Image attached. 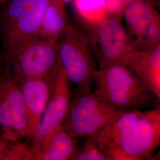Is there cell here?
<instances>
[{"mask_svg":"<svg viewBox=\"0 0 160 160\" xmlns=\"http://www.w3.org/2000/svg\"><path fill=\"white\" fill-rule=\"evenodd\" d=\"M92 137L108 160H141L151 158L160 143V109L122 110Z\"/></svg>","mask_w":160,"mask_h":160,"instance_id":"6da1fadb","label":"cell"},{"mask_svg":"<svg viewBox=\"0 0 160 160\" xmlns=\"http://www.w3.org/2000/svg\"><path fill=\"white\" fill-rule=\"evenodd\" d=\"M93 84L95 94L120 110L142 109L158 100L122 62L99 68Z\"/></svg>","mask_w":160,"mask_h":160,"instance_id":"7a4b0ae2","label":"cell"},{"mask_svg":"<svg viewBox=\"0 0 160 160\" xmlns=\"http://www.w3.org/2000/svg\"><path fill=\"white\" fill-rule=\"evenodd\" d=\"M50 0H8L0 9V40L4 58L36 36Z\"/></svg>","mask_w":160,"mask_h":160,"instance_id":"3957f363","label":"cell"},{"mask_svg":"<svg viewBox=\"0 0 160 160\" xmlns=\"http://www.w3.org/2000/svg\"><path fill=\"white\" fill-rule=\"evenodd\" d=\"M57 45L59 61L70 83L75 84L78 90H92L97 69L87 34L69 23Z\"/></svg>","mask_w":160,"mask_h":160,"instance_id":"277c9868","label":"cell"},{"mask_svg":"<svg viewBox=\"0 0 160 160\" xmlns=\"http://www.w3.org/2000/svg\"><path fill=\"white\" fill-rule=\"evenodd\" d=\"M121 111L110 106L92 90L77 89L72 96L61 125L74 137H88L106 126Z\"/></svg>","mask_w":160,"mask_h":160,"instance_id":"5b68a950","label":"cell"},{"mask_svg":"<svg viewBox=\"0 0 160 160\" xmlns=\"http://www.w3.org/2000/svg\"><path fill=\"white\" fill-rule=\"evenodd\" d=\"M57 42L36 34L4 57L7 70L20 81L49 74L61 65Z\"/></svg>","mask_w":160,"mask_h":160,"instance_id":"8992f818","label":"cell"},{"mask_svg":"<svg viewBox=\"0 0 160 160\" xmlns=\"http://www.w3.org/2000/svg\"><path fill=\"white\" fill-rule=\"evenodd\" d=\"M85 26L99 68L121 62L128 53L136 49L120 18L108 15Z\"/></svg>","mask_w":160,"mask_h":160,"instance_id":"52a82bcc","label":"cell"},{"mask_svg":"<svg viewBox=\"0 0 160 160\" xmlns=\"http://www.w3.org/2000/svg\"><path fill=\"white\" fill-rule=\"evenodd\" d=\"M0 133L11 142L28 138L22 83L8 70L0 75Z\"/></svg>","mask_w":160,"mask_h":160,"instance_id":"ba28073f","label":"cell"},{"mask_svg":"<svg viewBox=\"0 0 160 160\" xmlns=\"http://www.w3.org/2000/svg\"><path fill=\"white\" fill-rule=\"evenodd\" d=\"M154 0H132L122 16L126 31L136 49H147L160 43V15Z\"/></svg>","mask_w":160,"mask_h":160,"instance_id":"9c48e42d","label":"cell"},{"mask_svg":"<svg viewBox=\"0 0 160 160\" xmlns=\"http://www.w3.org/2000/svg\"><path fill=\"white\" fill-rule=\"evenodd\" d=\"M70 82L60 66L52 92L42 114L38 131L32 139V146L38 160L40 148L52 133L61 125L72 98Z\"/></svg>","mask_w":160,"mask_h":160,"instance_id":"30bf717a","label":"cell"},{"mask_svg":"<svg viewBox=\"0 0 160 160\" xmlns=\"http://www.w3.org/2000/svg\"><path fill=\"white\" fill-rule=\"evenodd\" d=\"M60 66L43 77L20 81L28 118V138L34 137L38 131Z\"/></svg>","mask_w":160,"mask_h":160,"instance_id":"8fae6325","label":"cell"},{"mask_svg":"<svg viewBox=\"0 0 160 160\" xmlns=\"http://www.w3.org/2000/svg\"><path fill=\"white\" fill-rule=\"evenodd\" d=\"M122 62L160 100V43L147 49L133 50Z\"/></svg>","mask_w":160,"mask_h":160,"instance_id":"7c38bea8","label":"cell"},{"mask_svg":"<svg viewBox=\"0 0 160 160\" xmlns=\"http://www.w3.org/2000/svg\"><path fill=\"white\" fill-rule=\"evenodd\" d=\"M78 148L77 138L61 125L42 144L38 160H75Z\"/></svg>","mask_w":160,"mask_h":160,"instance_id":"4fadbf2b","label":"cell"},{"mask_svg":"<svg viewBox=\"0 0 160 160\" xmlns=\"http://www.w3.org/2000/svg\"><path fill=\"white\" fill-rule=\"evenodd\" d=\"M65 4L57 0H50L44 12L37 35L57 41L69 24Z\"/></svg>","mask_w":160,"mask_h":160,"instance_id":"5bb4252c","label":"cell"},{"mask_svg":"<svg viewBox=\"0 0 160 160\" xmlns=\"http://www.w3.org/2000/svg\"><path fill=\"white\" fill-rule=\"evenodd\" d=\"M75 9L84 24L109 15L108 0H72Z\"/></svg>","mask_w":160,"mask_h":160,"instance_id":"9a60e30c","label":"cell"},{"mask_svg":"<svg viewBox=\"0 0 160 160\" xmlns=\"http://www.w3.org/2000/svg\"><path fill=\"white\" fill-rule=\"evenodd\" d=\"M85 138L82 147L78 148L75 160H108L103 150L92 137Z\"/></svg>","mask_w":160,"mask_h":160,"instance_id":"2e32d148","label":"cell"},{"mask_svg":"<svg viewBox=\"0 0 160 160\" xmlns=\"http://www.w3.org/2000/svg\"><path fill=\"white\" fill-rule=\"evenodd\" d=\"M109 16L121 18L127 5L132 0H108Z\"/></svg>","mask_w":160,"mask_h":160,"instance_id":"e0dca14e","label":"cell"},{"mask_svg":"<svg viewBox=\"0 0 160 160\" xmlns=\"http://www.w3.org/2000/svg\"><path fill=\"white\" fill-rule=\"evenodd\" d=\"M10 144L11 142L7 141L0 133V160H5Z\"/></svg>","mask_w":160,"mask_h":160,"instance_id":"ac0fdd59","label":"cell"},{"mask_svg":"<svg viewBox=\"0 0 160 160\" xmlns=\"http://www.w3.org/2000/svg\"><path fill=\"white\" fill-rule=\"evenodd\" d=\"M57 1H61V2H62V3H63L64 4H65L68 3L70 1H72V0H57Z\"/></svg>","mask_w":160,"mask_h":160,"instance_id":"d6986e66","label":"cell"},{"mask_svg":"<svg viewBox=\"0 0 160 160\" xmlns=\"http://www.w3.org/2000/svg\"><path fill=\"white\" fill-rule=\"evenodd\" d=\"M154 1L155 2L156 6H157V7H158V6L159 7H160V0H154Z\"/></svg>","mask_w":160,"mask_h":160,"instance_id":"ffe728a7","label":"cell"},{"mask_svg":"<svg viewBox=\"0 0 160 160\" xmlns=\"http://www.w3.org/2000/svg\"><path fill=\"white\" fill-rule=\"evenodd\" d=\"M8 0H0V6L4 4V3H6V2H7Z\"/></svg>","mask_w":160,"mask_h":160,"instance_id":"44dd1931","label":"cell"},{"mask_svg":"<svg viewBox=\"0 0 160 160\" xmlns=\"http://www.w3.org/2000/svg\"><path fill=\"white\" fill-rule=\"evenodd\" d=\"M1 45V44H0ZM0 69H1V52H0Z\"/></svg>","mask_w":160,"mask_h":160,"instance_id":"7402d4cb","label":"cell"}]
</instances>
